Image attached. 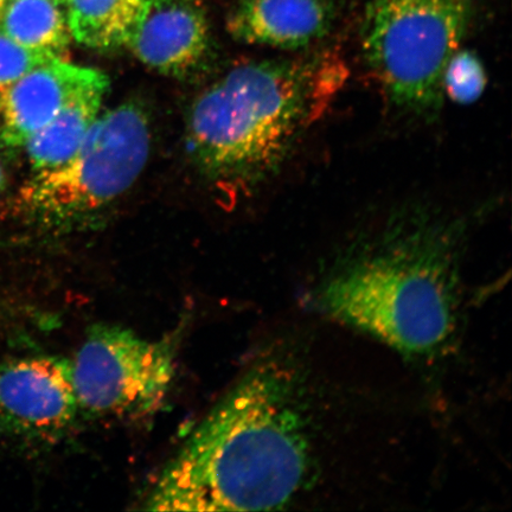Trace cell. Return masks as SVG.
<instances>
[{
    "label": "cell",
    "instance_id": "1",
    "mask_svg": "<svg viewBox=\"0 0 512 512\" xmlns=\"http://www.w3.org/2000/svg\"><path fill=\"white\" fill-rule=\"evenodd\" d=\"M304 369L285 349L255 360L162 467L143 510H283L312 475Z\"/></svg>",
    "mask_w": 512,
    "mask_h": 512
},
{
    "label": "cell",
    "instance_id": "17",
    "mask_svg": "<svg viewBox=\"0 0 512 512\" xmlns=\"http://www.w3.org/2000/svg\"><path fill=\"white\" fill-rule=\"evenodd\" d=\"M6 3H8V0H0V14H2V11L5 8Z\"/></svg>",
    "mask_w": 512,
    "mask_h": 512
},
{
    "label": "cell",
    "instance_id": "11",
    "mask_svg": "<svg viewBox=\"0 0 512 512\" xmlns=\"http://www.w3.org/2000/svg\"><path fill=\"white\" fill-rule=\"evenodd\" d=\"M108 88L110 80L86 89L29 139L23 149L34 172L55 169L75 155L99 118Z\"/></svg>",
    "mask_w": 512,
    "mask_h": 512
},
{
    "label": "cell",
    "instance_id": "13",
    "mask_svg": "<svg viewBox=\"0 0 512 512\" xmlns=\"http://www.w3.org/2000/svg\"><path fill=\"white\" fill-rule=\"evenodd\" d=\"M0 32L32 50L66 57L72 40L67 15L56 0H8Z\"/></svg>",
    "mask_w": 512,
    "mask_h": 512
},
{
    "label": "cell",
    "instance_id": "18",
    "mask_svg": "<svg viewBox=\"0 0 512 512\" xmlns=\"http://www.w3.org/2000/svg\"><path fill=\"white\" fill-rule=\"evenodd\" d=\"M56 2L61 4L64 8V5H66L67 0H56Z\"/></svg>",
    "mask_w": 512,
    "mask_h": 512
},
{
    "label": "cell",
    "instance_id": "4",
    "mask_svg": "<svg viewBox=\"0 0 512 512\" xmlns=\"http://www.w3.org/2000/svg\"><path fill=\"white\" fill-rule=\"evenodd\" d=\"M478 0H366L361 49L390 102L434 114L444 102L443 78L459 50Z\"/></svg>",
    "mask_w": 512,
    "mask_h": 512
},
{
    "label": "cell",
    "instance_id": "14",
    "mask_svg": "<svg viewBox=\"0 0 512 512\" xmlns=\"http://www.w3.org/2000/svg\"><path fill=\"white\" fill-rule=\"evenodd\" d=\"M488 83L479 57L470 50H457L448 61L444 78V95L459 105H470L483 95Z\"/></svg>",
    "mask_w": 512,
    "mask_h": 512
},
{
    "label": "cell",
    "instance_id": "7",
    "mask_svg": "<svg viewBox=\"0 0 512 512\" xmlns=\"http://www.w3.org/2000/svg\"><path fill=\"white\" fill-rule=\"evenodd\" d=\"M81 415L72 362L56 355L10 357L0 363V437L27 447L67 437Z\"/></svg>",
    "mask_w": 512,
    "mask_h": 512
},
{
    "label": "cell",
    "instance_id": "5",
    "mask_svg": "<svg viewBox=\"0 0 512 512\" xmlns=\"http://www.w3.org/2000/svg\"><path fill=\"white\" fill-rule=\"evenodd\" d=\"M151 131L142 105L126 101L99 115L75 155L55 169L35 172L25 201L59 226L108 206L130 189L149 160Z\"/></svg>",
    "mask_w": 512,
    "mask_h": 512
},
{
    "label": "cell",
    "instance_id": "16",
    "mask_svg": "<svg viewBox=\"0 0 512 512\" xmlns=\"http://www.w3.org/2000/svg\"><path fill=\"white\" fill-rule=\"evenodd\" d=\"M5 187V175L2 165H0V191H2Z\"/></svg>",
    "mask_w": 512,
    "mask_h": 512
},
{
    "label": "cell",
    "instance_id": "2",
    "mask_svg": "<svg viewBox=\"0 0 512 512\" xmlns=\"http://www.w3.org/2000/svg\"><path fill=\"white\" fill-rule=\"evenodd\" d=\"M462 240L457 223L389 224L332 267L311 303L403 355L433 356L456 331Z\"/></svg>",
    "mask_w": 512,
    "mask_h": 512
},
{
    "label": "cell",
    "instance_id": "3",
    "mask_svg": "<svg viewBox=\"0 0 512 512\" xmlns=\"http://www.w3.org/2000/svg\"><path fill=\"white\" fill-rule=\"evenodd\" d=\"M344 79L341 60L329 53L239 64L192 104V159L219 182L265 176L323 114Z\"/></svg>",
    "mask_w": 512,
    "mask_h": 512
},
{
    "label": "cell",
    "instance_id": "10",
    "mask_svg": "<svg viewBox=\"0 0 512 512\" xmlns=\"http://www.w3.org/2000/svg\"><path fill=\"white\" fill-rule=\"evenodd\" d=\"M334 0H238L227 19L236 41L283 50H303L334 28Z\"/></svg>",
    "mask_w": 512,
    "mask_h": 512
},
{
    "label": "cell",
    "instance_id": "6",
    "mask_svg": "<svg viewBox=\"0 0 512 512\" xmlns=\"http://www.w3.org/2000/svg\"><path fill=\"white\" fill-rule=\"evenodd\" d=\"M184 324L157 339L113 324H94L73 358L81 415L133 421L163 407L175 381Z\"/></svg>",
    "mask_w": 512,
    "mask_h": 512
},
{
    "label": "cell",
    "instance_id": "9",
    "mask_svg": "<svg viewBox=\"0 0 512 512\" xmlns=\"http://www.w3.org/2000/svg\"><path fill=\"white\" fill-rule=\"evenodd\" d=\"M208 47V19L198 0H144L126 48L159 74L184 76L200 66Z\"/></svg>",
    "mask_w": 512,
    "mask_h": 512
},
{
    "label": "cell",
    "instance_id": "8",
    "mask_svg": "<svg viewBox=\"0 0 512 512\" xmlns=\"http://www.w3.org/2000/svg\"><path fill=\"white\" fill-rule=\"evenodd\" d=\"M108 80L101 70L57 59L31 70L0 93V145L23 149L70 101Z\"/></svg>",
    "mask_w": 512,
    "mask_h": 512
},
{
    "label": "cell",
    "instance_id": "12",
    "mask_svg": "<svg viewBox=\"0 0 512 512\" xmlns=\"http://www.w3.org/2000/svg\"><path fill=\"white\" fill-rule=\"evenodd\" d=\"M67 22L81 46L108 51L127 47L144 0H67Z\"/></svg>",
    "mask_w": 512,
    "mask_h": 512
},
{
    "label": "cell",
    "instance_id": "15",
    "mask_svg": "<svg viewBox=\"0 0 512 512\" xmlns=\"http://www.w3.org/2000/svg\"><path fill=\"white\" fill-rule=\"evenodd\" d=\"M63 57L32 50L0 32V93L37 67Z\"/></svg>",
    "mask_w": 512,
    "mask_h": 512
}]
</instances>
